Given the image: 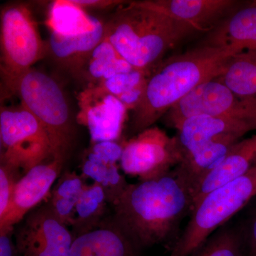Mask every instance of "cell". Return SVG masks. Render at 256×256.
<instances>
[{"mask_svg": "<svg viewBox=\"0 0 256 256\" xmlns=\"http://www.w3.org/2000/svg\"><path fill=\"white\" fill-rule=\"evenodd\" d=\"M134 70L137 69L124 60L105 37L92 52L80 77L86 79L88 84H96Z\"/></svg>", "mask_w": 256, "mask_h": 256, "instance_id": "obj_21", "label": "cell"}, {"mask_svg": "<svg viewBox=\"0 0 256 256\" xmlns=\"http://www.w3.org/2000/svg\"><path fill=\"white\" fill-rule=\"evenodd\" d=\"M256 196V166L247 174L203 197L170 256H191Z\"/></svg>", "mask_w": 256, "mask_h": 256, "instance_id": "obj_4", "label": "cell"}, {"mask_svg": "<svg viewBox=\"0 0 256 256\" xmlns=\"http://www.w3.org/2000/svg\"><path fill=\"white\" fill-rule=\"evenodd\" d=\"M244 239L248 256H256V212L249 220Z\"/></svg>", "mask_w": 256, "mask_h": 256, "instance_id": "obj_31", "label": "cell"}, {"mask_svg": "<svg viewBox=\"0 0 256 256\" xmlns=\"http://www.w3.org/2000/svg\"><path fill=\"white\" fill-rule=\"evenodd\" d=\"M184 153L178 138L159 127L140 132L124 146L120 166L126 174L140 181L164 176L182 162Z\"/></svg>", "mask_w": 256, "mask_h": 256, "instance_id": "obj_8", "label": "cell"}, {"mask_svg": "<svg viewBox=\"0 0 256 256\" xmlns=\"http://www.w3.org/2000/svg\"><path fill=\"white\" fill-rule=\"evenodd\" d=\"M176 130L184 153L190 152L213 140L228 134L244 136L256 131V122L229 118L194 116L184 121Z\"/></svg>", "mask_w": 256, "mask_h": 256, "instance_id": "obj_14", "label": "cell"}, {"mask_svg": "<svg viewBox=\"0 0 256 256\" xmlns=\"http://www.w3.org/2000/svg\"><path fill=\"white\" fill-rule=\"evenodd\" d=\"M138 3L188 24L198 33L208 34L242 6L236 0H146Z\"/></svg>", "mask_w": 256, "mask_h": 256, "instance_id": "obj_13", "label": "cell"}, {"mask_svg": "<svg viewBox=\"0 0 256 256\" xmlns=\"http://www.w3.org/2000/svg\"><path fill=\"white\" fill-rule=\"evenodd\" d=\"M64 162L63 160L52 159L37 165L22 176L15 188L9 212L0 222V234L13 232L15 226L48 196Z\"/></svg>", "mask_w": 256, "mask_h": 256, "instance_id": "obj_12", "label": "cell"}, {"mask_svg": "<svg viewBox=\"0 0 256 256\" xmlns=\"http://www.w3.org/2000/svg\"><path fill=\"white\" fill-rule=\"evenodd\" d=\"M12 94L20 97L24 108L48 132L54 159L66 161L75 134L68 101L58 82L46 74L32 68L18 79Z\"/></svg>", "mask_w": 256, "mask_h": 256, "instance_id": "obj_5", "label": "cell"}, {"mask_svg": "<svg viewBox=\"0 0 256 256\" xmlns=\"http://www.w3.org/2000/svg\"><path fill=\"white\" fill-rule=\"evenodd\" d=\"M138 249L116 226H104L76 236L70 256H138Z\"/></svg>", "mask_w": 256, "mask_h": 256, "instance_id": "obj_18", "label": "cell"}, {"mask_svg": "<svg viewBox=\"0 0 256 256\" xmlns=\"http://www.w3.org/2000/svg\"><path fill=\"white\" fill-rule=\"evenodd\" d=\"M86 186L82 176L75 172L64 174L56 185L50 198L78 200Z\"/></svg>", "mask_w": 256, "mask_h": 256, "instance_id": "obj_26", "label": "cell"}, {"mask_svg": "<svg viewBox=\"0 0 256 256\" xmlns=\"http://www.w3.org/2000/svg\"><path fill=\"white\" fill-rule=\"evenodd\" d=\"M198 34L182 22L138 2L119 6L105 24V37L132 67L151 74L170 50Z\"/></svg>", "mask_w": 256, "mask_h": 256, "instance_id": "obj_3", "label": "cell"}, {"mask_svg": "<svg viewBox=\"0 0 256 256\" xmlns=\"http://www.w3.org/2000/svg\"><path fill=\"white\" fill-rule=\"evenodd\" d=\"M74 3L85 10H107L118 8L129 2L122 0H72Z\"/></svg>", "mask_w": 256, "mask_h": 256, "instance_id": "obj_29", "label": "cell"}, {"mask_svg": "<svg viewBox=\"0 0 256 256\" xmlns=\"http://www.w3.org/2000/svg\"><path fill=\"white\" fill-rule=\"evenodd\" d=\"M105 38V24L94 31L74 36L52 33L48 43V53L54 60L77 77L82 70L92 52Z\"/></svg>", "mask_w": 256, "mask_h": 256, "instance_id": "obj_16", "label": "cell"}, {"mask_svg": "<svg viewBox=\"0 0 256 256\" xmlns=\"http://www.w3.org/2000/svg\"><path fill=\"white\" fill-rule=\"evenodd\" d=\"M1 164L26 174L37 165L54 159L53 146L45 128L22 106L2 108Z\"/></svg>", "mask_w": 256, "mask_h": 256, "instance_id": "obj_7", "label": "cell"}, {"mask_svg": "<svg viewBox=\"0 0 256 256\" xmlns=\"http://www.w3.org/2000/svg\"><path fill=\"white\" fill-rule=\"evenodd\" d=\"M101 186L107 195L108 201L114 206L122 196L129 184L120 172L117 164L109 165L108 170L104 181L100 184Z\"/></svg>", "mask_w": 256, "mask_h": 256, "instance_id": "obj_27", "label": "cell"}, {"mask_svg": "<svg viewBox=\"0 0 256 256\" xmlns=\"http://www.w3.org/2000/svg\"><path fill=\"white\" fill-rule=\"evenodd\" d=\"M229 118L256 122V102L240 98L220 80L197 87L165 116L168 126L176 129L194 116Z\"/></svg>", "mask_w": 256, "mask_h": 256, "instance_id": "obj_9", "label": "cell"}, {"mask_svg": "<svg viewBox=\"0 0 256 256\" xmlns=\"http://www.w3.org/2000/svg\"><path fill=\"white\" fill-rule=\"evenodd\" d=\"M20 173L9 166H0V222L4 220L11 206Z\"/></svg>", "mask_w": 256, "mask_h": 256, "instance_id": "obj_25", "label": "cell"}, {"mask_svg": "<svg viewBox=\"0 0 256 256\" xmlns=\"http://www.w3.org/2000/svg\"><path fill=\"white\" fill-rule=\"evenodd\" d=\"M48 205L28 215L16 234L20 256H70L75 237Z\"/></svg>", "mask_w": 256, "mask_h": 256, "instance_id": "obj_11", "label": "cell"}, {"mask_svg": "<svg viewBox=\"0 0 256 256\" xmlns=\"http://www.w3.org/2000/svg\"><path fill=\"white\" fill-rule=\"evenodd\" d=\"M1 74L3 85L12 92L15 84L48 53L30 6L8 5L1 13Z\"/></svg>", "mask_w": 256, "mask_h": 256, "instance_id": "obj_6", "label": "cell"}, {"mask_svg": "<svg viewBox=\"0 0 256 256\" xmlns=\"http://www.w3.org/2000/svg\"><path fill=\"white\" fill-rule=\"evenodd\" d=\"M217 80L240 98L256 102V50L234 56Z\"/></svg>", "mask_w": 256, "mask_h": 256, "instance_id": "obj_20", "label": "cell"}, {"mask_svg": "<svg viewBox=\"0 0 256 256\" xmlns=\"http://www.w3.org/2000/svg\"><path fill=\"white\" fill-rule=\"evenodd\" d=\"M13 232L0 234V256H20L16 242L13 240Z\"/></svg>", "mask_w": 256, "mask_h": 256, "instance_id": "obj_30", "label": "cell"}, {"mask_svg": "<svg viewBox=\"0 0 256 256\" xmlns=\"http://www.w3.org/2000/svg\"><path fill=\"white\" fill-rule=\"evenodd\" d=\"M149 76L150 74L146 72L134 70L96 84H98L111 95L117 98L128 109L132 110L142 96Z\"/></svg>", "mask_w": 256, "mask_h": 256, "instance_id": "obj_23", "label": "cell"}, {"mask_svg": "<svg viewBox=\"0 0 256 256\" xmlns=\"http://www.w3.org/2000/svg\"><path fill=\"white\" fill-rule=\"evenodd\" d=\"M201 45L238 46L256 50V2L242 6L208 33Z\"/></svg>", "mask_w": 256, "mask_h": 256, "instance_id": "obj_17", "label": "cell"}, {"mask_svg": "<svg viewBox=\"0 0 256 256\" xmlns=\"http://www.w3.org/2000/svg\"><path fill=\"white\" fill-rule=\"evenodd\" d=\"M256 166V134L234 144L220 164L202 180L194 192L193 207L210 192L242 178Z\"/></svg>", "mask_w": 256, "mask_h": 256, "instance_id": "obj_15", "label": "cell"}, {"mask_svg": "<svg viewBox=\"0 0 256 256\" xmlns=\"http://www.w3.org/2000/svg\"><path fill=\"white\" fill-rule=\"evenodd\" d=\"M238 46L201 45L163 60L150 74L140 99L132 109L130 130L139 134L166 116L197 87L220 78Z\"/></svg>", "mask_w": 256, "mask_h": 256, "instance_id": "obj_2", "label": "cell"}, {"mask_svg": "<svg viewBox=\"0 0 256 256\" xmlns=\"http://www.w3.org/2000/svg\"><path fill=\"white\" fill-rule=\"evenodd\" d=\"M255 2H256V1H255Z\"/></svg>", "mask_w": 256, "mask_h": 256, "instance_id": "obj_32", "label": "cell"}, {"mask_svg": "<svg viewBox=\"0 0 256 256\" xmlns=\"http://www.w3.org/2000/svg\"><path fill=\"white\" fill-rule=\"evenodd\" d=\"M77 99V122L88 128L92 144L120 139L128 110L120 100L98 84H88Z\"/></svg>", "mask_w": 256, "mask_h": 256, "instance_id": "obj_10", "label": "cell"}, {"mask_svg": "<svg viewBox=\"0 0 256 256\" xmlns=\"http://www.w3.org/2000/svg\"><path fill=\"white\" fill-rule=\"evenodd\" d=\"M108 201L105 191L98 184L86 185L79 198L73 225L76 235L97 228L106 212Z\"/></svg>", "mask_w": 256, "mask_h": 256, "instance_id": "obj_22", "label": "cell"}, {"mask_svg": "<svg viewBox=\"0 0 256 256\" xmlns=\"http://www.w3.org/2000/svg\"><path fill=\"white\" fill-rule=\"evenodd\" d=\"M102 22L88 14L72 0H57L48 10L46 24L52 33L64 36L84 34L96 30Z\"/></svg>", "mask_w": 256, "mask_h": 256, "instance_id": "obj_19", "label": "cell"}, {"mask_svg": "<svg viewBox=\"0 0 256 256\" xmlns=\"http://www.w3.org/2000/svg\"><path fill=\"white\" fill-rule=\"evenodd\" d=\"M245 245L244 237L236 229L224 227L191 256H244Z\"/></svg>", "mask_w": 256, "mask_h": 256, "instance_id": "obj_24", "label": "cell"}, {"mask_svg": "<svg viewBox=\"0 0 256 256\" xmlns=\"http://www.w3.org/2000/svg\"><path fill=\"white\" fill-rule=\"evenodd\" d=\"M122 152L124 146L117 141H104L94 144L88 156L106 164H117L120 162Z\"/></svg>", "mask_w": 256, "mask_h": 256, "instance_id": "obj_28", "label": "cell"}, {"mask_svg": "<svg viewBox=\"0 0 256 256\" xmlns=\"http://www.w3.org/2000/svg\"><path fill=\"white\" fill-rule=\"evenodd\" d=\"M112 223L139 250L164 244L193 208V190L178 169L129 184L114 205Z\"/></svg>", "mask_w": 256, "mask_h": 256, "instance_id": "obj_1", "label": "cell"}]
</instances>
